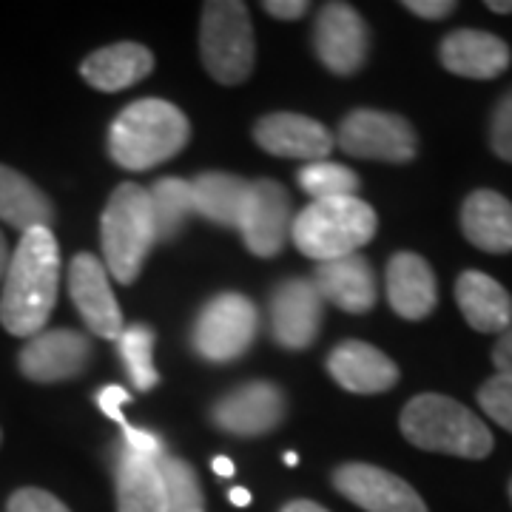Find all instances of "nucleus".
I'll use <instances>...</instances> for the list:
<instances>
[{"instance_id":"obj_1","label":"nucleus","mask_w":512,"mask_h":512,"mask_svg":"<svg viewBox=\"0 0 512 512\" xmlns=\"http://www.w3.org/2000/svg\"><path fill=\"white\" fill-rule=\"evenodd\" d=\"M60 248L49 228L23 234L18 251L9 259L0 293V325L12 336L32 339L43 333L57 305Z\"/></svg>"},{"instance_id":"obj_2","label":"nucleus","mask_w":512,"mask_h":512,"mask_svg":"<svg viewBox=\"0 0 512 512\" xmlns=\"http://www.w3.org/2000/svg\"><path fill=\"white\" fill-rule=\"evenodd\" d=\"M191 137L188 117L160 97L134 100L109 128V154L126 171H148L177 157Z\"/></svg>"},{"instance_id":"obj_3","label":"nucleus","mask_w":512,"mask_h":512,"mask_svg":"<svg viewBox=\"0 0 512 512\" xmlns=\"http://www.w3.org/2000/svg\"><path fill=\"white\" fill-rule=\"evenodd\" d=\"M404 439L427 453H444L456 458H487L495 441L490 427L464 407L441 393H421L404 404L399 419Z\"/></svg>"},{"instance_id":"obj_4","label":"nucleus","mask_w":512,"mask_h":512,"mask_svg":"<svg viewBox=\"0 0 512 512\" xmlns=\"http://www.w3.org/2000/svg\"><path fill=\"white\" fill-rule=\"evenodd\" d=\"M379 217L359 197L313 200L302 208L291 225L293 245L313 262H330L356 254L376 237Z\"/></svg>"},{"instance_id":"obj_5","label":"nucleus","mask_w":512,"mask_h":512,"mask_svg":"<svg viewBox=\"0 0 512 512\" xmlns=\"http://www.w3.org/2000/svg\"><path fill=\"white\" fill-rule=\"evenodd\" d=\"M103 234V265L120 285L137 282L148 254L157 242L154 214L148 188L137 183H123L103 208L100 217Z\"/></svg>"},{"instance_id":"obj_6","label":"nucleus","mask_w":512,"mask_h":512,"mask_svg":"<svg viewBox=\"0 0 512 512\" xmlns=\"http://www.w3.org/2000/svg\"><path fill=\"white\" fill-rule=\"evenodd\" d=\"M200 52L208 74L222 86H239L251 77L256 40L245 3L211 0L202 6Z\"/></svg>"},{"instance_id":"obj_7","label":"nucleus","mask_w":512,"mask_h":512,"mask_svg":"<svg viewBox=\"0 0 512 512\" xmlns=\"http://www.w3.org/2000/svg\"><path fill=\"white\" fill-rule=\"evenodd\" d=\"M256 330H259V313L254 302L242 293H220L211 302H205L200 316L194 319L191 348L205 362L225 365L239 359L254 345Z\"/></svg>"},{"instance_id":"obj_8","label":"nucleus","mask_w":512,"mask_h":512,"mask_svg":"<svg viewBox=\"0 0 512 512\" xmlns=\"http://www.w3.org/2000/svg\"><path fill=\"white\" fill-rule=\"evenodd\" d=\"M339 148L356 160L402 165L419 154V137L402 114L356 109L339 126Z\"/></svg>"},{"instance_id":"obj_9","label":"nucleus","mask_w":512,"mask_h":512,"mask_svg":"<svg viewBox=\"0 0 512 512\" xmlns=\"http://www.w3.org/2000/svg\"><path fill=\"white\" fill-rule=\"evenodd\" d=\"M291 197L276 180H256L248 185V197L239 214V234L254 256L271 259L291 237Z\"/></svg>"},{"instance_id":"obj_10","label":"nucleus","mask_w":512,"mask_h":512,"mask_svg":"<svg viewBox=\"0 0 512 512\" xmlns=\"http://www.w3.org/2000/svg\"><path fill=\"white\" fill-rule=\"evenodd\" d=\"M313 49L336 77H350L370 55V32L362 15L348 3H325L313 26Z\"/></svg>"},{"instance_id":"obj_11","label":"nucleus","mask_w":512,"mask_h":512,"mask_svg":"<svg viewBox=\"0 0 512 512\" xmlns=\"http://www.w3.org/2000/svg\"><path fill=\"white\" fill-rule=\"evenodd\" d=\"M288 413L285 393L274 382H248L228 390L211 407V421L228 436L256 439L276 430Z\"/></svg>"},{"instance_id":"obj_12","label":"nucleus","mask_w":512,"mask_h":512,"mask_svg":"<svg viewBox=\"0 0 512 512\" xmlns=\"http://www.w3.org/2000/svg\"><path fill=\"white\" fill-rule=\"evenodd\" d=\"M92 353V339L86 333L72 328H55L32 336L26 342V348L20 350L18 365L20 373L29 382H69V379H77L80 373H86Z\"/></svg>"},{"instance_id":"obj_13","label":"nucleus","mask_w":512,"mask_h":512,"mask_svg":"<svg viewBox=\"0 0 512 512\" xmlns=\"http://www.w3.org/2000/svg\"><path fill=\"white\" fill-rule=\"evenodd\" d=\"M271 336L279 348H311L322 330L325 299L313 288L311 279H285L271 293Z\"/></svg>"},{"instance_id":"obj_14","label":"nucleus","mask_w":512,"mask_h":512,"mask_svg":"<svg viewBox=\"0 0 512 512\" xmlns=\"http://www.w3.org/2000/svg\"><path fill=\"white\" fill-rule=\"evenodd\" d=\"M333 487L365 512H430L404 478L376 464H342L333 473Z\"/></svg>"},{"instance_id":"obj_15","label":"nucleus","mask_w":512,"mask_h":512,"mask_svg":"<svg viewBox=\"0 0 512 512\" xmlns=\"http://www.w3.org/2000/svg\"><path fill=\"white\" fill-rule=\"evenodd\" d=\"M69 293L80 319L94 336L120 339L123 313L109 285V271L94 254H77L69 265Z\"/></svg>"},{"instance_id":"obj_16","label":"nucleus","mask_w":512,"mask_h":512,"mask_svg":"<svg viewBox=\"0 0 512 512\" xmlns=\"http://www.w3.org/2000/svg\"><path fill=\"white\" fill-rule=\"evenodd\" d=\"M256 146L274 157L288 160H308L319 163L328 160L333 151V134L319 120L291 111H276L262 117L254 126Z\"/></svg>"},{"instance_id":"obj_17","label":"nucleus","mask_w":512,"mask_h":512,"mask_svg":"<svg viewBox=\"0 0 512 512\" xmlns=\"http://www.w3.org/2000/svg\"><path fill=\"white\" fill-rule=\"evenodd\" d=\"M328 373L339 387L359 396H373V393H387L399 382V367L382 350L348 339L342 345L330 350Z\"/></svg>"},{"instance_id":"obj_18","label":"nucleus","mask_w":512,"mask_h":512,"mask_svg":"<svg viewBox=\"0 0 512 512\" xmlns=\"http://www.w3.org/2000/svg\"><path fill=\"white\" fill-rule=\"evenodd\" d=\"M387 302L407 322H421L439 305V282L430 262L419 254L390 256L387 262Z\"/></svg>"},{"instance_id":"obj_19","label":"nucleus","mask_w":512,"mask_h":512,"mask_svg":"<svg viewBox=\"0 0 512 512\" xmlns=\"http://www.w3.org/2000/svg\"><path fill=\"white\" fill-rule=\"evenodd\" d=\"M441 66L467 80H493L510 69V46L481 29H456L441 40Z\"/></svg>"},{"instance_id":"obj_20","label":"nucleus","mask_w":512,"mask_h":512,"mask_svg":"<svg viewBox=\"0 0 512 512\" xmlns=\"http://www.w3.org/2000/svg\"><path fill=\"white\" fill-rule=\"evenodd\" d=\"M311 282L325 302L348 313H367L379 296L376 274L362 254L316 262Z\"/></svg>"},{"instance_id":"obj_21","label":"nucleus","mask_w":512,"mask_h":512,"mask_svg":"<svg viewBox=\"0 0 512 512\" xmlns=\"http://www.w3.org/2000/svg\"><path fill=\"white\" fill-rule=\"evenodd\" d=\"M461 234L484 254H512V202L478 188L461 205Z\"/></svg>"},{"instance_id":"obj_22","label":"nucleus","mask_w":512,"mask_h":512,"mask_svg":"<svg viewBox=\"0 0 512 512\" xmlns=\"http://www.w3.org/2000/svg\"><path fill=\"white\" fill-rule=\"evenodd\" d=\"M456 302L464 322L478 333H504L512 325V296L481 271H464L456 279Z\"/></svg>"},{"instance_id":"obj_23","label":"nucleus","mask_w":512,"mask_h":512,"mask_svg":"<svg viewBox=\"0 0 512 512\" xmlns=\"http://www.w3.org/2000/svg\"><path fill=\"white\" fill-rule=\"evenodd\" d=\"M154 69V55L140 43H114L83 60L80 74L97 92H123Z\"/></svg>"},{"instance_id":"obj_24","label":"nucleus","mask_w":512,"mask_h":512,"mask_svg":"<svg viewBox=\"0 0 512 512\" xmlns=\"http://www.w3.org/2000/svg\"><path fill=\"white\" fill-rule=\"evenodd\" d=\"M117 512H165V487L157 458L123 444L117 458Z\"/></svg>"},{"instance_id":"obj_25","label":"nucleus","mask_w":512,"mask_h":512,"mask_svg":"<svg viewBox=\"0 0 512 512\" xmlns=\"http://www.w3.org/2000/svg\"><path fill=\"white\" fill-rule=\"evenodd\" d=\"M0 220L18 228L20 234H29L35 228L52 231L57 217L52 200L32 180L9 165H0Z\"/></svg>"},{"instance_id":"obj_26","label":"nucleus","mask_w":512,"mask_h":512,"mask_svg":"<svg viewBox=\"0 0 512 512\" xmlns=\"http://www.w3.org/2000/svg\"><path fill=\"white\" fill-rule=\"evenodd\" d=\"M248 185L242 177L225 174V171H205L200 174L191 191H194V211L214 225L237 228L242 205L248 197Z\"/></svg>"},{"instance_id":"obj_27","label":"nucleus","mask_w":512,"mask_h":512,"mask_svg":"<svg viewBox=\"0 0 512 512\" xmlns=\"http://www.w3.org/2000/svg\"><path fill=\"white\" fill-rule=\"evenodd\" d=\"M151 197V214H154V228H157V242H171L180 237L185 222L194 211V191L188 180L180 177H163L148 188Z\"/></svg>"},{"instance_id":"obj_28","label":"nucleus","mask_w":512,"mask_h":512,"mask_svg":"<svg viewBox=\"0 0 512 512\" xmlns=\"http://www.w3.org/2000/svg\"><path fill=\"white\" fill-rule=\"evenodd\" d=\"M160 476L165 487V512H202L205 495H202L200 478L194 467L177 456H160Z\"/></svg>"},{"instance_id":"obj_29","label":"nucleus","mask_w":512,"mask_h":512,"mask_svg":"<svg viewBox=\"0 0 512 512\" xmlns=\"http://www.w3.org/2000/svg\"><path fill=\"white\" fill-rule=\"evenodd\" d=\"M120 345V359L128 367V376L134 390L148 393L151 387H157L160 382V373L154 370V330L146 325H128L117 339Z\"/></svg>"},{"instance_id":"obj_30","label":"nucleus","mask_w":512,"mask_h":512,"mask_svg":"<svg viewBox=\"0 0 512 512\" xmlns=\"http://www.w3.org/2000/svg\"><path fill=\"white\" fill-rule=\"evenodd\" d=\"M299 188L311 194L313 200H336V197H356L359 191V177L350 171L348 165L319 160L299 168L296 174Z\"/></svg>"},{"instance_id":"obj_31","label":"nucleus","mask_w":512,"mask_h":512,"mask_svg":"<svg viewBox=\"0 0 512 512\" xmlns=\"http://www.w3.org/2000/svg\"><path fill=\"white\" fill-rule=\"evenodd\" d=\"M128 402H131V396H128L126 387H120V384H109V387H103V390L97 393V407H100L111 421H117V427L123 430V439H126L128 450L143 453V456L160 458L163 456V441H160V436L151 433V430H137V427L128 424V419L123 416V404Z\"/></svg>"},{"instance_id":"obj_32","label":"nucleus","mask_w":512,"mask_h":512,"mask_svg":"<svg viewBox=\"0 0 512 512\" xmlns=\"http://www.w3.org/2000/svg\"><path fill=\"white\" fill-rule=\"evenodd\" d=\"M478 407L484 410V416L495 421L498 427H504L512 433V376L507 373H495L487 382L478 387Z\"/></svg>"},{"instance_id":"obj_33","label":"nucleus","mask_w":512,"mask_h":512,"mask_svg":"<svg viewBox=\"0 0 512 512\" xmlns=\"http://www.w3.org/2000/svg\"><path fill=\"white\" fill-rule=\"evenodd\" d=\"M490 148L498 160L512 163V89L495 103L490 117Z\"/></svg>"},{"instance_id":"obj_34","label":"nucleus","mask_w":512,"mask_h":512,"mask_svg":"<svg viewBox=\"0 0 512 512\" xmlns=\"http://www.w3.org/2000/svg\"><path fill=\"white\" fill-rule=\"evenodd\" d=\"M6 512H72L57 495L37 490V487H23L9 498Z\"/></svg>"},{"instance_id":"obj_35","label":"nucleus","mask_w":512,"mask_h":512,"mask_svg":"<svg viewBox=\"0 0 512 512\" xmlns=\"http://www.w3.org/2000/svg\"><path fill=\"white\" fill-rule=\"evenodd\" d=\"M404 9L413 12L416 18L444 20L458 9L456 0H404Z\"/></svg>"},{"instance_id":"obj_36","label":"nucleus","mask_w":512,"mask_h":512,"mask_svg":"<svg viewBox=\"0 0 512 512\" xmlns=\"http://www.w3.org/2000/svg\"><path fill=\"white\" fill-rule=\"evenodd\" d=\"M262 9L279 20H299L308 12V3L305 0H265Z\"/></svg>"},{"instance_id":"obj_37","label":"nucleus","mask_w":512,"mask_h":512,"mask_svg":"<svg viewBox=\"0 0 512 512\" xmlns=\"http://www.w3.org/2000/svg\"><path fill=\"white\" fill-rule=\"evenodd\" d=\"M493 365L498 373H507V376H512V325L504 330V333L498 336V342H495Z\"/></svg>"},{"instance_id":"obj_38","label":"nucleus","mask_w":512,"mask_h":512,"mask_svg":"<svg viewBox=\"0 0 512 512\" xmlns=\"http://www.w3.org/2000/svg\"><path fill=\"white\" fill-rule=\"evenodd\" d=\"M282 512H328L322 504H316V501H305V498H299V501H291V504H285Z\"/></svg>"},{"instance_id":"obj_39","label":"nucleus","mask_w":512,"mask_h":512,"mask_svg":"<svg viewBox=\"0 0 512 512\" xmlns=\"http://www.w3.org/2000/svg\"><path fill=\"white\" fill-rule=\"evenodd\" d=\"M211 467H214V473H217V476H222V478L234 476V461H231V458L217 456L214 461H211Z\"/></svg>"},{"instance_id":"obj_40","label":"nucleus","mask_w":512,"mask_h":512,"mask_svg":"<svg viewBox=\"0 0 512 512\" xmlns=\"http://www.w3.org/2000/svg\"><path fill=\"white\" fill-rule=\"evenodd\" d=\"M228 498H231L234 507H248V504H251V493H248L245 487H234V490L228 493Z\"/></svg>"},{"instance_id":"obj_41","label":"nucleus","mask_w":512,"mask_h":512,"mask_svg":"<svg viewBox=\"0 0 512 512\" xmlns=\"http://www.w3.org/2000/svg\"><path fill=\"white\" fill-rule=\"evenodd\" d=\"M487 9L495 15H512V0H487Z\"/></svg>"},{"instance_id":"obj_42","label":"nucleus","mask_w":512,"mask_h":512,"mask_svg":"<svg viewBox=\"0 0 512 512\" xmlns=\"http://www.w3.org/2000/svg\"><path fill=\"white\" fill-rule=\"evenodd\" d=\"M9 245H6V237L0 234V282H3V276H6V268H9Z\"/></svg>"},{"instance_id":"obj_43","label":"nucleus","mask_w":512,"mask_h":512,"mask_svg":"<svg viewBox=\"0 0 512 512\" xmlns=\"http://www.w3.org/2000/svg\"><path fill=\"white\" fill-rule=\"evenodd\" d=\"M285 464H288V467H296V464H299V456H296V453H285Z\"/></svg>"},{"instance_id":"obj_44","label":"nucleus","mask_w":512,"mask_h":512,"mask_svg":"<svg viewBox=\"0 0 512 512\" xmlns=\"http://www.w3.org/2000/svg\"><path fill=\"white\" fill-rule=\"evenodd\" d=\"M510 501H512V481H510Z\"/></svg>"}]
</instances>
